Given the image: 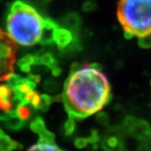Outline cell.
<instances>
[{
    "instance_id": "obj_11",
    "label": "cell",
    "mask_w": 151,
    "mask_h": 151,
    "mask_svg": "<svg viewBox=\"0 0 151 151\" xmlns=\"http://www.w3.org/2000/svg\"><path fill=\"white\" fill-rule=\"evenodd\" d=\"M87 143H88V140H87V139H85V138H79V139H76L75 141L76 146L79 149L85 147L87 145Z\"/></svg>"
},
{
    "instance_id": "obj_9",
    "label": "cell",
    "mask_w": 151,
    "mask_h": 151,
    "mask_svg": "<svg viewBox=\"0 0 151 151\" xmlns=\"http://www.w3.org/2000/svg\"><path fill=\"white\" fill-rule=\"evenodd\" d=\"M74 129H75V122L70 121V120H67L65 124V134L70 135L73 133Z\"/></svg>"
},
{
    "instance_id": "obj_1",
    "label": "cell",
    "mask_w": 151,
    "mask_h": 151,
    "mask_svg": "<svg viewBox=\"0 0 151 151\" xmlns=\"http://www.w3.org/2000/svg\"><path fill=\"white\" fill-rule=\"evenodd\" d=\"M110 97L109 81L97 64L73 65L61 94L68 120L74 122L100 112Z\"/></svg>"
},
{
    "instance_id": "obj_2",
    "label": "cell",
    "mask_w": 151,
    "mask_h": 151,
    "mask_svg": "<svg viewBox=\"0 0 151 151\" xmlns=\"http://www.w3.org/2000/svg\"><path fill=\"white\" fill-rule=\"evenodd\" d=\"M60 26L43 17L32 5L17 0L12 4L6 18V29L15 43L22 46L54 43L55 32Z\"/></svg>"
},
{
    "instance_id": "obj_8",
    "label": "cell",
    "mask_w": 151,
    "mask_h": 151,
    "mask_svg": "<svg viewBox=\"0 0 151 151\" xmlns=\"http://www.w3.org/2000/svg\"><path fill=\"white\" fill-rule=\"evenodd\" d=\"M21 149L22 145L6 134L0 128V151H14Z\"/></svg>"
},
{
    "instance_id": "obj_3",
    "label": "cell",
    "mask_w": 151,
    "mask_h": 151,
    "mask_svg": "<svg viewBox=\"0 0 151 151\" xmlns=\"http://www.w3.org/2000/svg\"><path fill=\"white\" fill-rule=\"evenodd\" d=\"M117 15L126 37L151 36V0H119Z\"/></svg>"
},
{
    "instance_id": "obj_13",
    "label": "cell",
    "mask_w": 151,
    "mask_h": 151,
    "mask_svg": "<svg viewBox=\"0 0 151 151\" xmlns=\"http://www.w3.org/2000/svg\"><path fill=\"white\" fill-rule=\"evenodd\" d=\"M87 140H88V143H96L97 140H98V135L96 132H93L92 134V135L87 139Z\"/></svg>"
},
{
    "instance_id": "obj_10",
    "label": "cell",
    "mask_w": 151,
    "mask_h": 151,
    "mask_svg": "<svg viewBox=\"0 0 151 151\" xmlns=\"http://www.w3.org/2000/svg\"><path fill=\"white\" fill-rule=\"evenodd\" d=\"M139 43L144 48H150L151 47V36L139 39Z\"/></svg>"
},
{
    "instance_id": "obj_12",
    "label": "cell",
    "mask_w": 151,
    "mask_h": 151,
    "mask_svg": "<svg viewBox=\"0 0 151 151\" xmlns=\"http://www.w3.org/2000/svg\"><path fill=\"white\" fill-rule=\"evenodd\" d=\"M107 145H108L110 148H114V147H116L117 145H118V139H116V138H110L109 139L107 142Z\"/></svg>"
},
{
    "instance_id": "obj_7",
    "label": "cell",
    "mask_w": 151,
    "mask_h": 151,
    "mask_svg": "<svg viewBox=\"0 0 151 151\" xmlns=\"http://www.w3.org/2000/svg\"><path fill=\"white\" fill-rule=\"evenodd\" d=\"M73 41V35L70 30L59 27L55 35L54 43L60 50L67 48Z\"/></svg>"
},
{
    "instance_id": "obj_6",
    "label": "cell",
    "mask_w": 151,
    "mask_h": 151,
    "mask_svg": "<svg viewBox=\"0 0 151 151\" xmlns=\"http://www.w3.org/2000/svg\"><path fill=\"white\" fill-rule=\"evenodd\" d=\"M17 107L18 103L12 86L9 84L0 85V120L6 122L18 117Z\"/></svg>"
},
{
    "instance_id": "obj_4",
    "label": "cell",
    "mask_w": 151,
    "mask_h": 151,
    "mask_svg": "<svg viewBox=\"0 0 151 151\" xmlns=\"http://www.w3.org/2000/svg\"><path fill=\"white\" fill-rule=\"evenodd\" d=\"M17 46L9 35L0 29V81H8L14 74Z\"/></svg>"
},
{
    "instance_id": "obj_5",
    "label": "cell",
    "mask_w": 151,
    "mask_h": 151,
    "mask_svg": "<svg viewBox=\"0 0 151 151\" xmlns=\"http://www.w3.org/2000/svg\"><path fill=\"white\" fill-rule=\"evenodd\" d=\"M30 129L39 136L37 143L33 145L26 151H64L55 144V135L47 129L44 120L38 117L30 124Z\"/></svg>"
}]
</instances>
